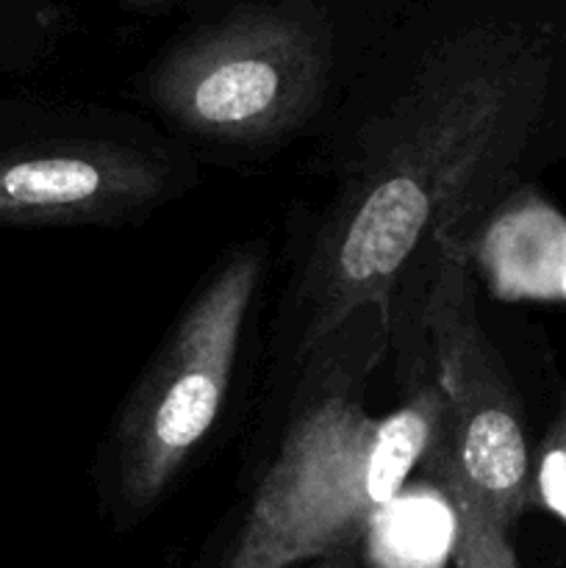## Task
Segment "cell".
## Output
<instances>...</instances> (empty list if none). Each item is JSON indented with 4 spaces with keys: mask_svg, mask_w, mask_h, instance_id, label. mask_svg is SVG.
<instances>
[{
    "mask_svg": "<svg viewBox=\"0 0 566 568\" xmlns=\"http://www.w3.org/2000/svg\"><path fill=\"white\" fill-rule=\"evenodd\" d=\"M6 3V0H0V6H3Z\"/></svg>",
    "mask_w": 566,
    "mask_h": 568,
    "instance_id": "cell-13",
    "label": "cell"
},
{
    "mask_svg": "<svg viewBox=\"0 0 566 568\" xmlns=\"http://www.w3.org/2000/svg\"><path fill=\"white\" fill-rule=\"evenodd\" d=\"M125 3H131V6H159V3H166V0H125Z\"/></svg>",
    "mask_w": 566,
    "mask_h": 568,
    "instance_id": "cell-12",
    "label": "cell"
},
{
    "mask_svg": "<svg viewBox=\"0 0 566 568\" xmlns=\"http://www.w3.org/2000/svg\"><path fill=\"white\" fill-rule=\"evenodd\" d=\"M375 568H442L453 560L455 510L447 494L422 477L386 505L361 541Z\"/></svg>",
    "mask_w": 566,
    "mask_h": 568,
    "instance_id": "cell-8",
    "label": "cell"
},
{
    "mask_svg": "<svg viewBox=\"0 0 566 568\" xmlns=\"http://www.w3.org/2000/svg\"><path fill=\"white\" fill-rule=\"evenodd\" d=\"M266 266L264 242L228 250L117 410L94 464L117 527L148 519L216 430Z\"/></svg>",
    "mask_w": 566,
    "mask_h": 568,
    "instance_id": "cell-4",
    "label": "cell"
},
{
    "mask_svg": "<svg viewBox=\"0 0 566 568\" xmlns=\"http://www.w3.org/2000/svg\"><path fill=\"white\" fill-rule=\"evenodd\" d=\"M198 183V159L131 114L0 100V227L148 220Z\"/></svg>",
    "mask_w": 566,
    "mask_h": 568,
    "instance_id": "cell-5",
    "label": "cell"
},
{
    "mask_svg": "<svg viewBox=\"0 0 566 568\" xmlns=\"http://www.w3.org/2000/svg\"><path fill=\"white\" fill-rule=\"evenodd\" d=\"M420 471L425 480L442 488L449 497L455 510V549L453 564L455 568H519L516 555L511 549L508 530L499 527L486 510L481 508L475 497L466 491L464 483L453 471L442 453L427 449Z\"/></svg>",
    "mask_w": 566,
    "mask_h": 568,
    "instance_id": "cell-9",
    "label": "cell"
},
{
    "mask_svg": "<svg viewBox=\"0 0 566 568\" xmlns=\"http://www.w3.org/2000/svg\"><path fill=\"white\" fill-rule=\"evenodd\" d=\"M564 31L514 0H455L370 48L305 175L286 277L266 342L270 397L355 311L377 305L416 258L458 244L558 150Z\"/></svg>",
    "mask_w": 566,
    "mask_h": 568,
    "instance_id": "cell-1",
    "label": "cell"
},
{
    "mask_svg": "<svg viewBox=\"0 0 566 568\" xmlns=\"http://www.w3.org/2000/svg\"><path fill=\"white\" fill-rule=\"evenodd\" d=\"M533 503L566 525V410L555 416L533 464Z\"/></svg>",
    "mask_w": 566,
    "mask_h": 568,
    "instance_id": "cell-10",
    "label": "cell"
},
{
    "mask_svg": "<svg viewBox=\"0 0 566 568\" xmlns=\"http://www.w3.org/2000/svg\"><path fill=\"white\" fill-rule=\"evenodd\" d=\"M309 568H358V560H355V549H347V552L314 560V564H309Z\"/></svg>",
    "mask_w": 566,
    "mask_h": 568,
    "instance_id": "cell-11",
    "label": "cell"
},
{
    "mask_svg": "<svg viewBox=\"0 0 566 568\" xmlns=\"http://www.w3.org/2000/svg\"><path fill=\"white\" fill-rule=\"evenodd\" d=\"M433 383L444 419L433 449L481 508L511 530L533 503V458L508 369L477 316L464 250L444 242L427 297Z\"/></svg>",
    "mask_w": 566,
    "mask_h": 568,
    "instance_id": "cell-6",
    "label": "cell"
},
{
    "mask_svg": "<svg viewBox=\"0 0 566 568\" xmlns=\"http://www.w3.org/2000/svg\"><path fill=\"white\" fill-rule=\"evenodd\" d=\"M461 250L499 300H566V222L527 189L488 211Z\"/></svg>",
    "mask_w": 566,
    "mask_h": 568,
    "instance_id": "cell-7",
    "label": "cell"
},
{
    "mask_svg": "<svg viewBox=\"0 0 566 568\" xmlns=\"http://www.w3.org/2000/svg\"><path fill=\"white\" fill-rule=\"evenodd\" d=\"M386 358L388 314L366 305L294 372L222 568H297L355 549L408 486L444 403L431 383L388 414H370L366 392Z\"/></svg>",
    "mask_w": 566,
    "mask_h": 568,
    "instance_id": "cell-2",
    "label": "cell"
},
{
    "mask_svg": "<svg viewBox=\"0 0 566 568\" xmlns=\"http://www.w3.org/2000/svg\"><path fill=\"white\" fill-rule=\"evenodd\" d=\"M358 67H344L320 6L270 0L175 39L137 78L133 98L198 161L259 164L311 142Z\"/></svg>",
    "mask_w": 566,
    "mask_h": 568,
    "instance_id": "cell-3",
    "label": "cell"
}]
</instances>
